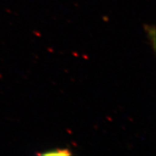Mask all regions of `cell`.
<instances>
[{"mask_svg": "<svg viewBox=\"0 0 156 156\" xmlns=\"http://www.w3.org/2000/svg\"><path fill=\"white\" fill-rule=\"evenodd\" d=\"M41 155L44 156H67L71 155L72 153L68 149H62V148H56V149L48 150V151L44 152V153H40Z\"/></svg>", "mask_w": 156, "mask_h": 156, "instance_id": "6da1fadb", "label": "cell"}, {"mask_svg": "<svg viewBox=\"0 0 156 156\" xmlns=\"http://www.w3.org/2000/svg\"><path fill=\"white\" fill-rule=\"evenodd\" d=\"M146 31L149 37V39L152 41V44H153V47L155 49V28L154 26H151V25H146L145 26Z\"/></svg>", "mask_w": 156, "mask_h": 156, "instance_id": "7a4b0ae2", "label": "cell"}]
</instances>
